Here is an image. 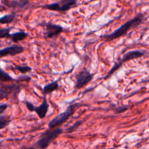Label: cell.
Returning a JSON list of instances; mask_svg holds the SVG:
<instances>
[{
	"label": "cell",
	"mask_w": 149,
	"mask_h": 149,
	"mask_svg": "<svg viewBox=\"0 0 149 149\" xmlns=\"http://www.w3.org/2000/svg\"><path fill=\"white\" fill-rule=\"evenodd\" d=\"M15 79L13 78L10 75H9L6 71H4L0 67V81L1 82H10V81H15Z\"/></svg>",
	"instance_id": "15"
},
{
	"label": "cell",
	"mask_w": 149,
	"mask_h": 149,
	"mask_svg": "<svg viewBox=\"0 0 149 149\" xmlns=\"http://www.w3.org/2000/svg\"><path fill=\"white\" fill-rule=\"evenodd\" d=\"M4 99H5V97H4V95H3V93H1V91L0 90V100H4Z\"/></svg>",
	"instance_id": "24"
},
{
	"label": "cell",
	"mask_w": 149,
	"mask_h": 149,
	"mask_svg": "<svg viewBox=\"0 0 149 149\" xmlns=\"http://www.w3.org/2000/svg\"><path fill=\"white\" fill-rule=\"evenodd\" d=\"M128 110V106H119V107H116L115 109V113L116 114H119V113H122L125 111Z\"/></svg>",
	"instance_id": "21"
},
{
	"label": "cell",
	"mask_w": 149,
	"mask_h": 149,
	"mask_svg": "<svg viewBox=\"0 0 149 149\" xmlns=\"http://www.w3.org/2000/svg\"><path fill=\"white\" fill-rule=\"evenodd\" d=\"M143 19V15H137L136 17H134V18L128 20L127 23H125V24L122 25V26H120L119 29L115 30L114 31L111 33L110 34L100 36V38L103 39L105 41L109 42V41L114 40V39H118V38L121 37V36H125V35L127 34V32L129 31L130 30H131L132 28H135L138 26H139V25L142 23Z\"/></svg>",
	"instance_id": "1"
},
{
	"label": "cell",
	"mask_w": 149,
	"mask_h": 149,
	"mask_svg": "<svg viewBox=\"0 0 149 149\" xmlns=\"http://www.w3.org/2000/svg\"><path fill=\"white\" fill-rule=\"evenodd\" d=\"M29 0H1V3L9 8L20 10L29 4Z\"/></svg>",
	"instance_id": "9"
},
{
	"label": "cell",
	"mask_w": 149,
	"mask_h": 149,
	"mask_svg": "<svg viewBox=\"0 0 149 149\" xmlns=\"http://www.w3.org/2000/svg\"><path fill=\"white\" fill-rule=\"evenodd\" d=\"M95 74H93L88 70L84 69L80 71L76 75V83L74 87L77 90H80V89L83 88L93 80Z\"/></svg>",
	"instance_id": "5"
},
{
	"label": "cell",
	"mask_w": 149,
	"mask_h": 149,
	"mask_svg": "<svg viewBox=\"0 0 149 149\" xmlns=\"http://www.w3.org/2000/svg\"><path fill=\"white\" fill-rule=\"evenodd\" d=\"M58 89H59V80H55L52 82L46 84L42 89V93L44 95L46 96L47 95H49L56 91Z\"/></svg>",
	"instance_id": "12"
},
{
	"label": "cell",
	"mask_w": 149,
	"mask_h": 149,
	"mask_svg": "<svg viewBox=\"0 0 149 149\" xmlns=\"http://www.w3.org/2000/svg\"><path fill=\"white\" fill-rule=\"evenodd\" d=\"M83 123H84V121L83 120L77 121L76 122H74V124H73L72 125H71L69 127L67 128V129L65 130V132L68 134L73 133V132H74L75 131H77Z\"/></svg>",
	"instance_id": "16"
},
{
	"label": "cell",
	"mask_w": 149,
	"mask_h": 149,
	"mask_svg": "<svg viewBox=\"0 0 149 149\" xmlns=\"http://www.w3.org/2000/svg\"><path fill=\"white\" fill-rule=\"evenodd\" d=\"M13 29V27L6 28V29H0V39H4V38H8L10 36V31Z\"/></svg>",
	"instance_id": "20"
},
{
	"label": "cell",
	"mask_w": 149,
	"mask_h": 149,
	"mask_svg": "<svg viewBox=\"0 0 149 149\" xmlns=\"http://www.w3.org/2000/svg\"><path fill=\"white\" fill-rule=\"evenodd\" d=\"M79 103H74L68 106L65 111L61 113L59 115L55 116V118L52 119L48 124V128L49 129H53V128L59 127L61 125L67 122L71 116H73L77 109L79 107Z\"/></svg>",
	"instance_id": "3"
},
{
	"label": "cell",
	"mask_w": 149,
	"mask_h": 149,
	"mask_svg": "<svg viewBox=\"0 0 149 149\" xmlns=\"http://www.w3.org/2000/svg\"><path fill=\"white\" fill-rule=\"evenodd\" d=\"M145 55V52L141 50H132V51H129V52H127L123 57H122V60L119 61L117 63H115L113 66L112 67L111 69L108 72V74H106V77L103 78V80H106L115 72L117 70H119L120 68V67L123 65L125 63L127 62V61H132V60L136 59V58H139L143 57Z\"/></svg>",
	"instance_id": "4"
},
{
	"label": "cell",
	"mask_w": 149,
	"mask_h": 149,
	"mask_svg": "<svg viewBox=\"0 0 149 149\" xmlns=\"http://www.w3.org/2000/svg\"><path fill=\"white\" fill-rule=\"evenodd\" d=\"M8 105L7 103H3V104L0 105V114H2L6 110H7Z\"/></svg>",
	"instance_id": "23"
},
{
	"label": "cell",
	"mask_w": 149,
	"mask_h": 149,
	"mask_svg": "<svg viewBox=\"0 0 149 149\" xmlns=\"http://www.w3.org/2000/svg\"><path fill=\"white\" fill-rule=\"evenodd\" d=\"M58 3L60 4L59 12L65 13L77 6V0H61Z\"/></svg>",
	"instance_id": "11"
},
{
	"label": "cell",
	"mask_w": 149,
	"mask_h": 149,
	"mask_svg": "<svg viewBox=\"0 0 149 149\" xmlns=\"http://www.w3.org/2000/svg\"><path fill=\"white\" fill-rule=\"evenodd\" d=\"M21 149H35L33 147H26V146H23L22 147Z\"/></svg>",
	"instance_id": "25"
},
{
	"label": "cell",
	"mask_w": 149,
	"mask_h": 149,
	"mask_svg": "<svg viewBox=\"0 0 149 149\" xmlns=\"http://www.w3.org/2000/svg\"><path fill=\"white\" fill-rule=\"evenodd\" d=\"M0 90L5 97V99L13 97L17 99L18 95L21 91V86L16 84H0Z\"/></svg>",
	"instance_id": "6"
},
{
	"label": "cell",
	"mask_w": 149,
	"mask_h": 149,
	"mask_svg": "<svg viewBox=\"0 0 149 149\" xmlns=\"http://www.w3.org/2000/svg\"><path fill=\"white\" fill-rule=\"evenodd\" d=\"M63 132V130L61 127L49 129L42 134L40 138L38 140L35 146L39 149H46L50 145L51 143L59 137Z\"/></svg>",
	"instance_id": "2"
},
{
	"label": "cell",
	"mask_w": 149,
	"mask_h": 149,
	"mask_svg": "<svg viewBox=\"0 0 149 149\" xmlns=\"http://www.w3.org/2000/svg\"><path fill=\"white\" fill-rule=\"evenodd\" d=\"M15 69L22 74H26L32 71L31 67L30 66H20V65H15Z\"/></svg>",
	"instance_id": "19"
},
{
	"label": "cell",
	"mask_w": 149,
	"mask_h": 149,
	"mask_svg": "<svg viewBox=\"0 0 149 149\" xmlns=\"http://www.w3.org/2000/svg\"><path fill=\"white\" fill-rule=\"evenodd\" d=\"M15 19V13H10V14L5 15L0 17V24H10L13 23Z\"/></svg>",
	"instance_id": "14"
},
{
	"label": "cell",
	"mask_w": 149,
	"mask_h": 149,
	"mask_svg": "<svg viewBox=\"0 0 149 149\" xmlns=\"http://www.w3.org/2000/svg\"><path fill=\"white\" fill-rule=\"evenodd\" d=\"M49 111V103H48L47 100L46 98V96L44 95L43 100L40 106H35L34 112L37 114L39 118L40 119H44L47 116Z\"/></svg>",
	"instance_id": "10"
},
{
	"label": "cell",
	"mask_w": 149,
	"mask_h": 149,
	"mask_svg": "<svg viewBox=\"0 0 149 149\" xmlns=\"http://www.w3.org/2000/svg\"><path fill=\"white\" fill-rule=\"evenodd\" d=\"M0 149H1V148H0Z\"/></svg>",
	"instance_id": "27"
},
{
	"label": "cell",
	"mask_w": 149,
	"mask_h": 149,
	"mask_svg": "<svg viewBox=\"0 0 149 149\" xmlns=\"http://www.w3.org/2000/svg\"><path fill=\"white\" fill-rule=\"evenodd\" d=\"M28 36V33L25 31H17L15 33H10L9 39L12 40V42H15V43H17L19 42L24 40L26 37Z\"/></svg>",
	"instance_id": "13"
},
{
	"label": "cell",
	"mask_w": 149,
	"mask_h": 149,
	"mask_svg": "<svg viewBox=\"0 0 149 149\" xmlns=\"http://www.w3.org/2000/svg\"><path fill=\"white\" fill-rule=\"evenodd\" d=\"M45 38L46 39H52L58 36L60 33L63 31V28L60 25L53 24L51 22L45 23Z\"/></svg>",
	"instance_id": "7"
},
{
	"label": "cell",
	"mask_w": 149,
	"mask_h": 149,
	"mask_svg": "<svg viewBox=\"0 0 149 149\" xmlns=\"http://www.w3.org/2000/svg\"><path fill=\"white\" fill-rule=\"evenodd\" d=\"M42 7L43 9L51 10V11H55V12L60 11V4L58 2H54V3H51V4H45V5L42 6Z\"/></svg>",
	"instance_id": "17"
},
{
	"label": "cell",
	"mask_w": 149,
	"mask_h": 149,
	"mask_svg": "<svg viewBox=\"0 0 149 149\" xmlns=\"http://www.w3.org/2000/svg\"><path fill=\"white\" fill-rule=\"evenodd\" d=\"M10 122H11V119L8 116H0V130L8 126Z\"/></svg>",
	"instance_id": "18"
},
{
	"label": "cell",
	"mask_w": 149,
	"mask_h": 149,
	"mask_svg": "<svg viewBox=\"0 0 149 149\" xmlns=\"http://www.w3.org/2000/svg\"><path fill=\"white\" fill-rule=\"evenodd\" d=\"M25 105H26V108H27V109L29 111L31 112L34 111L35 106H33V103H31V102H29V101H26L25 102Z\"/></svg>",
	"instance_id": "22"
},
{
	"label": "cell",
	"mask_w": 149,
	"mask_h": 149,
	"mask_svg": "<svg viewBox=\"0 0 149 149\" xmlns=\"http://www.w3.org/2000/svg\"><path fill=\"white\" fill-rule=\"evenodd\" d=\"M104 149H115L114 148H104Z\"/></svg>",
	"instance_id": "26"
},
{
	"label": "cell",
	"mask_w": 149,
	"mask_h": 149,
	"mask_svg": "<svg viewBox=\"0 0 149 149\" xmlns=\"http://www.w3.org/2000/svg\"><path fill=\"white\" fill-rule=\"evenodd\" d=\"M24 51V47L20 45H13L12 46L0 49V58L7 56H15L22 53Z\"/></svg>",
	"instance_id": "8"
}]
</instances>
